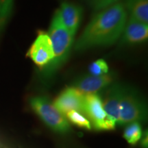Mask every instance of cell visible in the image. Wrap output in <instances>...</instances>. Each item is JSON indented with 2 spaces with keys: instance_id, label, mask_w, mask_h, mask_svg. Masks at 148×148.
Returning <instances> with one entry per match:
<instances>
[{
  "instance_id": "cell-15",
  "label": "cell",
  "mask_w": 148,
  "mask_h": 148,
  "mask_svg": "<svg viewBox=\"0 0 148 148\" xmlns=\"http://www.w3.org/2000/svg\"><path fill=\"white\" fill-rule=\"evenodd\" d=\"M65 116L68 121L71 122L77 127L88 130L92 129V125L89 120L82 112L76 110H71L66 113Z\"/></svg>"
},
{
  "instance_id": "cell-3",
  "label": "cell",
  "mask_w": 148,
  "mask_h": 148,
  "mask_svg": "<svg viewBox=\"0 0 148 148\" xmlns=\"http://www.w3.org/2000/svg\"><path fill=\"white\" fill-rule=\"evenodd\" d=\"M31 108L45 124L56 132L68 133L71 125L66 116L60 113L45 96H36L29 100Z\"/></svg>"
},
{
  "instance_id": "cell-16",
  "label": "cell",
  "mask_w": 148,
  "mask_h": 148,
  "mask_svg": "<svg viewBox=\"0 0 148 148\" xmlns=\"http://www.w3.org/2000/svg\"><path fill=\"white\" fill-rule=\"evenodd\" d=\"M90 75L99 76L108 73L109 67L107 62L103 59H98L94 61L88 66Z\"/></svg>"
},
{
  "instance_id": "cell-18",
  "label": "cell",
  "mask_w": 148,
  "mask_h": 148,
  "mask_svg": "<svg viewBox=\"0 0 148 148\" xmlns=\"http://www.w3.org/2000/svg\"><path fill=\"white\" fill-rule=\"evenodd\" d=\"M147 145H148V143H147V132H146V135H145H145H144V136H143V139H142L141 146L143 148H147Z\"/></svg>"
},
{
  "instance_id": "cell-9",
  "label": "cell",
  "mask_w": 148,
  "mask_h": 148,
  "mask_svg": "<svg viewBox=\"0 0 148 148\" xmlns=\"http://www.w3.org/2000/svg\"><path fill=\"white\" fill-rule=\"evenodd\" d=\"M84 94L74 87L64 89L57 96L53 104L60 113L65 116L71 110H76L82 113V103Z\"/></svg>"
},
{
  "instance_id": "cell-14",
  "label": "cell",
  "mask_w": 148,
  "mask_h": 148,
  "mask_svg": "<svg viewBox=\"0 0 148 148\" xmlns=\"http://www.w3.org/2000/svg\"><path fill=\"white\" fill-rule=\"evenodd\" d=\"M142 137V128L138 122L127 124L123 132V138L130 145H136Z\"/></svg>"
},
{
  "instance_id": "cell-11",
  "label": "cell",
  "mask_w": 148,
  "mask_h": 148,
  "mask_svg": "<svg viewBox=\"0 0 148 148\" xmlns=\"http://www.w3.org/2000/svg\"><path fill=\"white\" fill-rule=\"evenodd\" d=\"M121 37V43L125 45H137L145 42L148 38V25L129 17Z\"/></svg>"
},
{
  "instance_id": "cell-8",
  "label": "cell",
  "mask_w": 148,
  "mask_h": 148,
  "mask_svg": "<svg viewBox=\"0 0 148 148\" xmlns=\"http://www.w3.org/2000/svg\"><path fill=\"white\" fill-rule=\"evenodd\" d=\"M113 79L114 75L112 73L99 76L84 75L75 79L73 87L84 95L95 94L108 87L113 82Z\"/></svg>"
},
{
  "instance_id": "cell-6",
  "label": "cell",
  "mask_w": 148,
  "mask_h": 148,
  "mask_svg": "<svg viewBox=\"0 0 148 148\" xmlns=\"http://www.w3.org/2000/svg\"><path fill=\"white\" fill-rule=\"evenodd\" d=\"M27 56L40 70L51 62L53 57V46L51 38L47 32L39 31L36 39L27 51Z\"/></svg>"
},
{
  "instance_id": "cell-17",
  "label": "cell",
  "mask_w": 148,
  "mask_h": 148,
  "mask_svg": "<svg viewBox=\"0 0 148 148\" xmlns=\"http://www.w3.org/2000/svg\"><path fill=\"white\" fill-rule=\"evenodd\" d=\"M88 5L94 10L100 11L110 5L118 3L119 0H85Z\"/></svg>"
},
{
  "instance_id": "cell-7",
  "label": "cell",
  "mask_w": 148,
  "mask_h": 148,
  "mask_svg": "<svg viewBox=\"0 0 148 148\" xmlns=\"http://www.w3.org/2000/svg\"><path fill=\"white\" fill-rule=\"evenodd\" d=\"M125 86L119 83H113L105 88L103 99V108L106 112L108 121L114 127L119 118V105Z\"/></svg>"
},
{
  "instance_id": "cell-13",
  "label": "cell",
  "mask_w": 148,
  "mask_h": 148,
  "mask_svg": "<svg viewBox=\"0 0 148 148\" xmlns=\"http://www.w3.org/2000/svg\"><path fill=\"white\" fill-rule=\"evenodd\" d=\"M14 0H0V38L14 10Z\"/></svg>"
},
{
  "instance_id": "cell-1",
  "label": "cell",
  "mask_w": 148,
  "mask_h": 148,
  "mask_svg": "<svg viewBox=\"0 0 148 148\" xmlns=\"http://www.w3.org/2000/svg\"><path fill=\"white\" fill-rule=\"evenodd\" d=\"M127 19L124 4L118 2L95 14L73 45L75 51L108 46L121 37Z\"/></svg>"
},
{
  "instance_id": "cell-2",
  "label": "cell",
  "mask_w": 148,
  "mask_h": 148,
  "mask_svg": "<svg viewBox=\"0 0 148 148\" xmlns=\"http://www.w3.org/2000/svg\"><path fill=\"white\" fill-rule=\"evenodd\" d=\"M53 46V57L47 66L40 71V79L44 84L51 82L69 58L74 45V36L64 27L54 13L48 30Z\"/></svg>"
},
{
  "instance_id": "cell-5",
  "label": "cell",
  "mask_w": 148,
  "mask_h": 148,
  "mask_svg": "<svg viewBox=\"0 0 148 148\" xmlns=\"http://www.w3.org/2000/svg\"><path fill=\"white\" fill-rule=\"evenodd\" d=\"M82 114H86L92 127L96 130H111L115 127L108 121L101 98L97 93L84 95Z\"/></svg>"
},
{
  "instance_id": "cell-4",
  "label": "cell",
  "mask_w": 148,
  "mask_h": 148,
  "mask_svg": "<svg viewBox=\"0 0 148 148\" xmlns=\"http://www.w3.org/2000/svg\"><path fill=\"white\" fill-rule=\"evenodd\" d=\"M147 110L145 103L140 95L132 88L125 86L119 105V125H125L133 122L145 121Z\"/></svg>"
},
{
  "instance_id": "cell-12",
  "label": "cell",
  "mask_w": 148,
  "mask_h": 148,
  "mask_svg": "<svg viewBox=\"0 0 148 148\" xmlns=\"http://www.w3.org/2000/svg\"><path fill=\"white\" fill-rule=\"evenodd\" d=\"M123 4L130 17L148 23V0H124Z\"/></svg>"
},
{
  "instance_id": "cell-10",
  "label": "cell",
  "mask_w": 148,
  "mask_h": 148,
  "mask_svg": "<svg viewBox=\"0 0 148 148\" xmlns=\"http://www.w3.org/2000/svg\"><path fill=\"white\" fill-rule=\"evenodd\" d=\"M55 13L62 25L72 34L75 35L82 20V7L73 3L64 2Z\"/></svg>"
}]
</instances>
